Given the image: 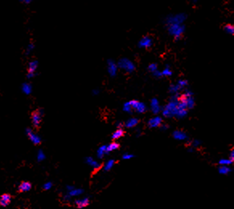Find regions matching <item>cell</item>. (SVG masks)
<instances>
[{"label": "cell", "instance_id": "cell-4", "mask_svg": "<svg viewBox=\"0 0 234 209\" xmlns=\"http://www.w3.org/2000/svg\"><path fill=\"white\" fill-rule=\"evenodd\" d=\"M167 31H168L170 35H172L175 38V40H179L181 39L182 35L184 33L185 26L184 24L170 25L167 27Z\"/></svg>", "mask_w": 234, "mask_h": 209}, {"label": "cell", "instance_id": "cell-8", "mask_svg": "<svg viewBox=\"0 0 234 209\" xmlns=\"http://www.w3.org/2000/svg\"><path fill=\"white\" fill-rule=\"evenodd\" d=\"M138 46L140 48H144V49L150 48L153 46V40L149 35H145L141 38V40L138 41Z\"/></svg>", "mask_w": 234, "mask_h": 209}, {"label": "cell", "instance_id": "cell-10", "mask_svg": "<svg viewBox=\"0 0 234 209\" xmlns=\"http://www.w3.org/2000/svg\"><path fill=\"white\" fill-rule=\"evenodd\" d=\"M163 123V117L160 116H156L152 117L147 122V126L150 128H160V125Z\"/></svg>", "mask_w": 234, "mask_h": 209}, {"label": "cell", "instance_id": "cell-49", "mask_svg": "<svg viewBox=\"0 0 234 209\" xmlns=\"http://www.w3.org/2000/svg\"><path fill=\"white\" fill-rule=\"evenodd\" d=\"M21 2L24 4H29L32 3V0H21Z\"/></svg>", "mask_w": 234, "mask_h": 209}, {"label": "cell", "instance_id": "cell-5", "mask_svg": "<svg viewBox=\"0 0 234 209\" xmlns=\"http://www.w3.org/2000/svg\"><path fill=\"white\" fill-rule=\"evenodd\" d=\"M129 103L131 107H132L133 111H135V112H137L138 114H143L147 111V105L144 103H142V102L133 99V100L129 101Z\"/></svg>", "mask_w": 234, "mask_h": 209}, {"label": "cell", "instance_id": "cell-47", "mask_svg": "<svg viewBox=\"0 0 234 209\" xmlns=\"http://www.w3.org/2000/svg\"><path fill=\"white\" fill-rule=\"evenodd\" d=\"M36 75H37L36 73H28V74H27V78H28V79H32V78H34Z\"/></svg>", "mask_w": 234, "mask_h": 209}, {"label": "cell", "instance_id": "cell-43", "mask_svg": "<svg viewBox=\"0 0 234 209\" xmlns=\"http://www.w3.org/2000/svg\"><path fill=\"white\" fill-rule=\"evenodd\" d=\"M160 128L161 131H167V129L169 128V125H168V124H167V123H163L162 124L160 125Z\"/></svg>", "mask_w": 234, "mask_h": 209}, {"label": "cell", "instance_id": "cell-48", "mask_svg": "<svg viewBox=\"0 0 234 209\" xmlns=\"http://www.w3.org/2000/svg\"><path fill=\"white\" fill-rule=\"evenodd\" d=\"M37 111H38V113L40 114V116H42V117H43V116H44V109H43V108L38 109Z\"/></svg>", "mask_w": 234, "mask_h": 209}, {"label": "cell", "instance_id": "cell-31", "mask_svg": "<svg viewBox=\"0 0 234 209\" xmlns=\"http://www.w3.org/2000/svg\"><path fill=\"white\" fill-rule=\"evenodd\" d=\"M122 110L125 112H126L128 114H132L133 113V109L130 106V104H129V101L128 102H126V103L123 104V107H122Z\"/></svg>", "mask_w": 234, "mask_h": 209}, {"label": "cell", "instance_id": "cell-14", "mask_svg": "<svg viewBox=\"0 0 234 209\" xmlns=\"http://www.w3.org/2000/svg\"><path fill=\"white\" fill-rule=\"evenodd\" d=\"M139 123V119L136 117H130L124 123V127L126 128H134Z\"/></svg>", "mask_w": 234, "mask_h": 209}, {"label": "cell", "instance_id": "cell-2", "mask_svg": "<svg viewBox=\"0 0 234 209\" xmlns=\"http://www.w3.org/2000/svg\"><path fill=\"white\" fill-rule=\"evenodd\" d=\"M187 15L185 13H178L175 15H169L165 18L164 23L167 27L170 25H183L187 19Z\"/></svg>", "mask_w": 234, "mask_h": 209}, {"label": "cell", "instance_id": "cell-9", "mask_svg": "<svg viewBox=\"0 0 234 209\" xmlns=\"http://www.w3.org/2000/svg\"><path fill=\"white\" fill-rule=\"evenodd\" d=\"M150 108L152 113L155 116H157L162 111L163 107L160 106L159 99L157 98H153L151 99L150 103Z\"/></svg>", "mask_w": 234, "mask_h": 209}, {"label": "cell", "instance_id": "cell-17", "mask_svg": "<svg viewBox=\"0 0 234 209\" xmlns=\"http://www.w3.org/2000/svg\"><path fill=\"white\" fill-rule=\"evenodd\" d=\"M32 184L30 182L24 181V182H22L19 185L18 190L21 192H28L32 189Z\"/></svg>", "mask_w": 234, "mask_h": 209}, {"label": "cell", "instance_id": "cell-35", "mask_svg": "<svg viewBox=\"0 0 234 209\" xmlns=\"http://www.w3.org/2000/svg\"><path fill=\"white\" fill-rule=\"evenodd\" d=\"M34 48H35V45H34V43H29V44L27 46V47H26L25 54H26V55H29V54H30L31 53L33 52Z\"/></svg>", "mask_w": 234, "mask_h": 209}, {"label": "cell", "instance_id": "cell-15", "mask_svg": "<svg viewBox=\"0 0 234 209\" xmlns=\"http://www.w3.org/2000/svg\"><path fill=\"white\" fill-rule=\"evenodd\" d=\"M41 120H42V116L38 113L37 111H34L32 114V125L35 128H38L40 126Z\"/></svg>", "mask_w": 234, "mask_h": 209}, {"label": "cell", "instance_id": "cell-24", "mask_svg": "<svg viewBox=\"0 0 234 209\" xmlns=\"http://www.w3.org/2000/svg\"><path fill=\"white\" fill-rule=\"evenodd\" d=\"M115 164V160L114 159H110L108 161L105 162V163L103 166V171L104 172H110L112 169Z\"/></svg>", "mask_w": 234, "mask_h": 209}, {"label": "cell", "instance_id": "cell-27", "mask_svg": "<svg viewBox=\"0 0 234 209\" xmlns=\"http://www.w3.org/2000/svg\"><path fill=\"white\" fill-rule=\"evenodd\" d=\"M125 134V131L123 129H117L114 132H113L112 135H111V139L113 140H118L121 137H122Z\"/></svg>", "mask_w": 234, "mask_h": 209}, {"label": "cell", "instance_id": "cell-16", "mask_svg": "<svg viewBox=\"0 0 234 209\" xmlns=\"http://www.w3.org/2000/svg\"><path fill=\"white\" fill-rule=\"evenodd\" d=\"M11 202V196L10 194H3L0 196V206L7 207Z\"/></svg>", "mask_w": 234, "mask_h": 209}, {"label": "cell", "instance_id": "cell-21", "mask_svg": "<svg viewBox=\"0 0 234 209\" xmlns=\"http://www.w3.org/2000/svg\"><path fill=\"white\" fill-rule=\"evenodd\" d=\"M120 148V144L117 142H112L110 144L106 145V155H109L110 152H112L114 151L117 150Z\"/></svg>", "mask_w": 234, "mask_h": 209}, {"label": "cell", "instance_id": "cell-45", "mask_svg": "<svg viewBox=\"0 0 234 209\" xmlns=\"http://www.w3.org/2000/svg\"><path fill=\"white\" fill-rule=\"evenodd\" d=\"M229 159L233 162V160H234V151L233 150H232L231 152H230V153H229Z\"/></svg>", "mask_w": 234, "mask_h": 209}, {"label": "cell", "instance_id": "cell-6", "mask_svg": "<svg viewBox=\"0 0 234 209\" xmlns=\"http://www.w3.org/2000/svg\"><path fill=\"white\" fill-rule=\"evenodd\" d=\"M25 132H26V135H28V139L30 140V141L33 144H35V145H39V144H40L41 141H42V139H41L40 135L34 132L31 128H27V129L25 130Z\"/></svg>", "mask_w": 234, "mask_h": 209}, {"label": "cell", "instance_id": "cell-42", "mask_svg": "<svg viewBox=\"0 0 234 209\" xmlns=\"http://www.w3.org/2000/svg\"><path fill=\"white\" fill-rule=\"evenodd\" d=\"M152 75H153V76H154V78H156V79H160V78H163L162 72H160V71H159V70H157V71H155L154 72H153V73H152Z\"/></svg>", "mask_w": 234, "mask_h": 209}, {"label": "cell", "instance_id": "cell-50", "mask_svg": "<svg viewBox=\"0 0 234 209\" xmlns=\"http://www.w3.org/2000/svg\"><path fill=\"white\" fill-rule=\"evenodd\" d=\"M194 148H192V147H189L188 148V149H187V151H188V152H194Z\"/></svg>", "mask_w": 234, "mask_h": 209}, {"label": "cell", "instance_id": "cell-29", "mask_svg": "<svg viewBox=\"0 0 234 209\" xmlns=\"http://www.w3.org/2000/svg\"><path fill=\"white\" fill-rule=\"evenodd\" d=\"M187 113H188V110H181V111H178L177 110L175 117L179 119H184L187 116Z\"/></svg>", "mask_w": 234, "mask_h": 209}, {"label": "cell", "instance_id": "cell-1", "mask_svg": "<svg viewBox=\"0 0 234 209\" xmlns=\"http://www.w3.org/2000/svg\"><path fill=\"white\" fill-rule=\"evenodd\" d=\"M180 94L177 93L175 95H172V96L170 99L169 102L165 105L162 108V116L164 118H173L175 116L177 111V105L179 102V99L180 97Z\"/></svg>", "mask_w": 234, "mask_h": 209}, {"label": "cell", "instance_id": "cell-41", "mask_svg": "<svg viewBox=\"0 0 234 209\" xmlns=\"http://www.w3.org/2000/svg\"><path fill=\"white\" fill-rule=\"evenodd\" d=\"M72 197L68 196V194H66V193L62 196V200L65 202V203H70V202H72Z\"/></svg>", "mask_w": 234, "mask_h": 209}, {"label": "cell", "instance_id": "cell-37", "mask_svg": "<svg viewBox=\"0 0 234 209\" xmlns=\"http://www.w3.org/2000/svg\"><path fill=\"white\" fill-rule=\"evenodd\" d=\"M201 145V142L199 140H193L191 142V146L190 147H192V148H199V146Z\"/></svg>", "mask_w": 234, "mask_h": 209}, {"label": "cell", "instance_id": "cell-38", "mask_svg": "<svg viewBox=\"0 0 234 209\" xmlns=\"http://www.w3.org/2000/svg\"><path fill=\"white\" fill-rule=\"evenodd\" d=\"M194 93H193V91H192L190 89L188 88H184V94H183V96H184V97H190V96H193Z\"/></svg>", "mask_w": 234, "mask_h": 209}, {"label": "cell", "instance_id": "cell-7", "mask_svg": "<svg viewBox=\"0 0 234 209\" xmlns=\"http://www.w3.org/2000/svg\"><path fill=\"white\" fill-rule=\"evenodd\" d=\"M118 67L117 63H115L114 59H108L107 60V72L110 77H115L117 74Z\"/></svg>", "mask_w": 234, "mask_h": 209}, {"label": "cell", "instance_id": "cell-12", "mask_svg": "<svg viewBox=\"0 0 234 209\" xmlns=\"http://www.w3.org/2000/svg\"><path fill=\"white\" fill-rule=\"evenodd\" d=\"M75 206L77 207L78 208H84L85 207H87L90 204V200L89 197H83L81 199H75L74 201Z\"/></svg>", "mask_w": 234, "mask_h": 209}, {"label": "cell", "instance_id": "cell-22", "mask_svg": "<svg viewBox=\"0 0 234 209\" xmlns=\"http://www.w3.org/2000/svg\"><path fill=\"white\" fill-rule=\"evenodd\" d=\"M185 102H186L187 110H191V109L194 108L195 105H196V100H195L194 96L185 97Z\"/></svg>", "mask_w": 234, "mask_h": 209}, {"label": "cell", "instance_id": "cell-44", "mask_svg": "<svg viewBox=\"0 0 234 209\" xmlns=\"http://www.w3.org/2000/svg\"><path fill=\"white\" fill-rule=\"evenodd\" d=\"M116 127H117V129H123L124 123H122V122H117V123H116Z\"/></svg>", "mask_w": 234, "mask_h": 209}, {"label": "cell", "instance_id": "cell-3", "mask_svg": "<svg viewBox=\"0 0 234 209\" xmlns=\"http://www.w3.org/2000/svg\"><path fill=\"white\" fill-rule=\"evenodd\" d=\"M118 69L123 70L127 73H133L136 69L135 63L128 58H122L117 63Z\"/></svg>", "mask_w": 234, "mask_h": 209}, {"label": "cell", "instance_id": "cell-20", "mask_svg": "<svg viewBox=\"0 0 234 209\" xmlns=\"http://www.w3.org/2000/svg\"><path fill=\"white\" fill-rule=\"evenodd\" d=\"M84 193V190L82 188H79V187H74L73 189L71 190L70 192H66V194H68V196L73 198V197L80 196Z\"/></svg>", "mask_w": 234, "mask_h": 209}, {"label": "cell", "instance_id": "cell-11", "mask_svg": "<svg viewBox=\"0 0 234 209\" xmlns=\"http://www.w3.org/2000/svg\"><path fill=\"white\" fill-rule=\"evenodd\" d=\"M172 137L178 141H187L189 140L187 133L182 130H175L172 132Z\"/></svg>", "mask_w": 234, "mask_h": 209}, {"label": "cell", "instance_id": "cell-13", "mask_svg": "<svg viewBox=\"0 0 234 209\" xmlns=\"http://www.w3.org/2000/svg\"><path fill=\"white\" fill-rule=\"evenodd\" d=\"M85 162L86 163V164H88L90 167H91L94 170H98L99 168H101V167H102V164H101L98 161L95 160L93 158L91 157V156H87V157H85Z\"/></svg>", "mask_w": 234, "mask_h": 209}, {"label": "cell", "instance_id": "cell-30", "mask_svg": "<svg viewBox=\"0 0 234 209\" xmlns=\"http://www.w3.org/2000/svg\"><path fill=\"white\" fill-rule=\"evenodd\" d=\"M36 159H37V161H39V162H42V161H44L46 159V155H45L44 152L42 149L38 150L37 154H36Z\"/></svg>", "mask_w": 234, "mask_h": 209}, {"label": "cell", "instance_id": "cell-33", "mask_svg": "<svg viewBox=\"0 0 234 209\" xmlns=\"http://www.w3.org/2000/svg\"><path fill=\"white\" fill-rule=\"evenodd\" d=\"M218 163H219L220 166H229V165L232 164L233 162L229 159H220Z\"/></svg>", "mask_w": 234, "mask_h": 209}, {"label": "cell", "instance_id": "cell-26", "mask_svg": "<svg viewBox=\"0 0 234 209\" xmlns=\"http://www.w3.org/2000/svg\"><path fill=\"white\" fill-rule=\"evenodd\" d=\"M232 168L231 167H229V166H220L218 167V172H219V174L220 175H229L230 172H232Z\"/></svg>", "mask_w": 234, "mask_h": 209}, {"label": "cell", "instance_id": "cell-34", "mask_svg": "<svg viewBox=\"0 0 234 209\" xmlns=\"http://www.w3.org/2000/svg\"><path fill=\"white\" fill-rule=\"evenodd\" d=\"M177 84H178V85L183 89V91H184V89L186 88L187 85H188V81H187V79H179V81L177 82Z\"/></svg>", "mask_w": 234, "mask_h": 209}, {"label": "cell", "instance_id": "cell-32", "mask_svg": "<svg viewBox=\"0 0 234 209\" xmlns=\"http://www.w3.org/2000/svg\"><path fill=\"white\" fill-rule=\"evenodd\" d=\"M224 31L225 33L229 34H234V27L233 25L232 24H226L224 27Z\"/></svg>", "mask_w": 234, "mask_h": 209}, {"label": "cell", "instance_id": "cell-46", "mask_svg": "<svg viewBox=\"0 0 234 209\" xmlns=\"http://www.w3.org/2000/svg\"><path fill=\"white\" fill-rule=\"evenodd\" d=\"M92 94H93V96H98L100 94V90L99 89H93L92 91Z\"/></svg>", "mask_w": 234, "mask_h": 209}, {"label": "cell", "instance_id": "cell-19", "mask_svg": "<svg viewBox=\"0 0 234 209\" xmlns=\"http://www.w3.org/2000/svg\"><path fill=\"white\" fill-rule=\"evenodd\" d=\"M38 65H39V63H38L37 60H32L31 62H29L28 66V73H36V70L38 68Z\"/></svg>", "mask_w": 234, "mask_h": 209}, {"label": "cell", "instance_id": "cell-23", "mask_svg": "<svg viewBox=\"0 0 234 209\" xmlns=\"http://www.w3.org/2000/svg\"><path fill=\"white\" fill-rule=\"evenodd\" d=\"M106 155V145H102L98 148L97 151V157L102 160Z\"/></svg>", "mask_w": 234, "mask_h": 209}, {"label": "cell", "instance_id": "cell-40", "mask_svg": "<svg viewBox=\"0 0 234 209\" xmlns=\"http://www.w3.org/2000/svg\"><path fill=\"white\" fill-rule=\"evenodd\" d=\"M53 183L51 182V181H47L43 185V189L45 190V191H48L50 190L52 187H53Z\"/></svg>", "mask_w": 234, "mask_h": 209}, {"label": "cell", "instance_id": "cell-36", "mask_svg": "<svg viewBox=\"0 0 234 209\" xmlns=\"http://www.w3.org/2000/svg\"><path fill=\"white\" fill-rule=\"evenodd\" d=\"M157 70H159V69H158V65L157 63H150L149 66H148V71H149L150 72H151V73L154 72L155 71H157Z\"/></svg>", "mask_w": 234, "mask_h": 209}, {"label": "cell", "instance_id": "cell-28", "mask_svg": "<svg viewBox=\"0 0 234 209\" xmlns=\"http://www.w3.org/2000/svg\"><path fill=\"white\" fill-rule=\"evenodd\" d=\"M161 72H162L163 77H171L172 75H173L172 69H171L169 65H167V64H166L165 68L163 69Z\"/></svg>", "mask_w": 234, "mask_h": 209}, {"label": "cell", "instance_id": "cell-39", "mask_svg": "<svg viewBox=\"0 0 234 209\" xmlns=\"http://www.w3.org/2000/svg\"><path fill=\"white\" fill-rule=\"evenodd\" d=\"M135 157V155H133V154H131V153H128V152H126L124 153L123 155H122V160H131V159H133V158Z\"/></svg>", "mask_w": 234, "mask_h": 209}, {"label": "cell", "instance_id": "cell-25", "mask_svg": "<svg viewBox=\"0 0 234 209\" xmlns=\"http://www.w3.org/2000/svg\"><path fill=\"white\" fill-rule=\"evenodd\" d=\"M168 90H169V92L172 94V95H175V94L179 93L180 91H183V89H182L177 84H171L169 87V88H168Z\"/></svg>", "mask_w": 234, "mask_h": 209}, {"label": "cell", "instance_id": "cell-18", "mask_svg": "<svg viewBox=\"0 0 234 209\" xmlns=\"http://www.w3.org/2000/svg\"><path fill=\"white\" fill-rule=\"evenodd\" d=\"M21 91L23 94L29 96L32 92V86L29 83H23L21 86Z\"/></svg>", "mask_w": 234, "mask_h": 209}]
</instances>
